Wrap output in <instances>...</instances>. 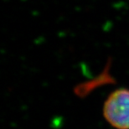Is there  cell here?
I'll use <instances>...</instances> for the list:
<instances>
[{"instance_id":"1","label":"cell","mask_w":129,"mask_h":129,"mask_svg":"<svg viewBox=\"0 0 129 129\" xmlns=\"http://www.w3.org/2000/svg\"><path fill=\"white\" fill-rule=\"evenodd\" d=\"M103 116L116 129H129V89H117L109 95L103 106Z\"/></svg>"}]
</instances>
